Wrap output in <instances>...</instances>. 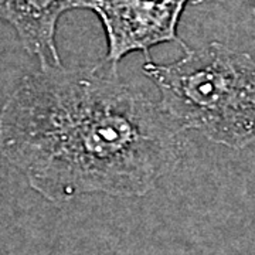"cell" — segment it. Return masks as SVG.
Segmentation results:
<instances>
[{
    "instance_id": "cell-2",
    "label": "cell",
    "mask_w": 255,
    "mask_h": 255,
    "mask_svg": "<svg viewBox=\"0 0 255 255\" xmlns=\"http://www.w3.org/2000/svg\"><path fill=\"white\" fill-rule=\"evenodd\" d=\"M184 48L172 64L147 60L145 75L160 107L183 129L214 143L243 149L255 142V60L221 43Z\"/></svg>"
},
{
    "instance_id": "cell-1",
    "label": "cell",
    "mask_w": 255,
    "mask_h": 255,
    "mask_svg": "<svg viewBox=\"0 0 255 255\" xmlns=\"http://www.w3.org/2000/svg\"><path fill=\"white\" fill-rule=\"evenodd\" d=\"M0 152L37 193L65 203L145 196L180 163L183 142L160 104L114 65H58L27 75L4 102Z\"/></svg>"
},
{
    "instance_id": "cell-4",
    "label": "cell",
    "mask_w": 255,
    "mask_h": 255,
    "mask_svg": "<svg viewBox=\"0 0 255 255\" xmlns=\"http://www.w3.org/2000/svg\"><path fill=\"white\" fill-rule=\"evenodd\" d=\"M85 0H0V20L16 30L26 51L36 55L41 68L58 67L55 46L58 20L65 11L82 9Z\"/></svg>"
},
{
    "instance_id": "cell-5",
    "label": "cell",
    "mask_w": 255,
    "mask_h": 255,
    "mask_svg": "<svg viewBox=\"0 0 255 255\" xmlns=\"http://www.w3.org/2000/svg\"><path fill=\"white\" fill-rule=\"evenodd\" d=\"M220 1H221V0H220Z\"/></svg>"
},
{
    "instance_id": "cell-3",
    "label": "cell",
    "mask_w": 255,
    "mask_h": 255,
    "mask_svg": "<svg viewBox=\"0 0 255 255\" xmlns=\"http://www.w3.org/2000/svg\"><path fill=\"white\" fill-rule=\"evenodd\" d=\"M190 0H85L82 9L101 20L108 51L105 63L117 67L125 55L140 51L149 60V50L179 40L177 27Z\"/></svg>"
}]
</instances>
